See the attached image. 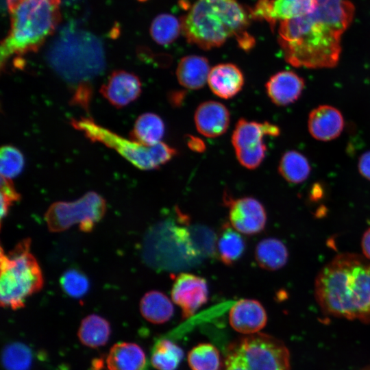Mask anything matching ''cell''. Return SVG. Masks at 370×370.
Wrapping results in <instances>:
<instances>
[{
	"mask_svg": "<svg viewBox=\"0 0 370 370\" xmlns=\"http://www.w3.org/2000/svg\"><path fill=\"white\" fill-rule=\"evenodd\" d=\"M217 247L220 260L224 264L231 266L243 256L246 242L240 232L225 223L220 230Z\"/></svg>",
	"mask_w": 370,
	"mask_h": 370,
	"instance_id": "23",
	"label": "cell"
},
{
	"mask_svg": "<svg viewBox=\"0 0 370 370\" xmlns=\"http://www.w3.org/2000/svg\"><path fill=\"white\" fill-rule=\"evenodd\" d=\"M224 201L228 207L230 224L236 231L254 235L264 229L267 212L259 200L252 197L234 199L225 195Z\"/></svg>",
	"mask_w": 370,
	"mask_h": 370,
	"instance_id": "10",
	"label": "cell"
},
{
	"mask_svg": "<svg viewBox=\"0 0 370 370\" xmlns=\"http://www.w3.org/2000/svg\"><path fill=\"white\" fill-rule=\"evenodd\" d=\"M349 0H317L310 14L280 21L278 42L285 60L295 67L332 68L339 60L341 37L351 23Z\"/></svg>",
	"mask_w": 370,
	"mask_h": 370,
	"instance_id": "1",
	"label": "cell"
},
{
	"mask_svg": "<svg viewBox=\"0 0 370 370\" xmlns=\"http://www.w3.org/2000/svg\"><path fill=\"white\" fill-rule=\"evenodd\" d=\"M251 16L238 0H193L181 21L182 30L188 42L203 49L219 47L234 37L248 51L255 43L247 32Z\"/></svg>",
	"mask_w": 370,
	"mask_h": 370,
	"instance_id": "3",
	"label": "cell"
},
{
	"mask_svg": "<svg viewBox=\"0 0 370 370\" xmlns=\"http://www.w3.org/2000/svg\"><path fill=\"white\" fill-rule=\"evenodd\" d=\"M288 252L286 245L275 238L261 240L255 248V259L260 267L276 271L286 264Z\"/></svg>",
	"mask_w": 370,
	"mask_h": 370,
	"instance_id": "24",
	"label": "cell"
},
{
	"mask_svg": "<svg viewBox=\"0 0 370 370\" xmlns=\"http://www.w3.org/2000/svg\"><path fill=\"white\" fill-rule=\"evenodd\" d=\"M361 247L365 258L370 260V227L366 230L362 236Z\"/></svg>",
	"mask_w": 370,
	"mask_h": 370,
	"instance_id": "38",
	"label": "cell"
},
{
	"mask_svg": "<svg viewBox=\"0 0 370 370\" xmlns=\"http://www.w3.org/2000/svg\"><path fill=\"white\" fill-rule=\"evenodd\" d=\"M72 127L82 132L93 143H99L115 150L134 166L141 170H154L169 162L177 154V150L163 142L145 145L127 139L99 125L92 119H72Z\"/></svg>",
	"mask_w": 370,
	"mask_h": 370,
	"instance_id": "8",
	"label": "cell"
},
{
	"mask_svg": "<svg viewBox=\"0 0 370 370\" xmlns=\"http://www.w3.org/2000/svg\"><path fill=\"white\" fill-rule=\"evenodd\" d=\"M187 145L192 150L197 152H202L206 149V145L201 139L193 136H188L187 138Z\"/></svg>",
	"mask_w": 370,
	"mask_h": 370,
	"instance_id": "37",
	"label": "cell"
},
{
	"mask_svg": "<svg viewBox=\"0 0 370 370\" xmlns=\"http://www.w3.org/2000/svg\"><path fill=\"white\" fill-rule=\"evenodd\" d=\"M219 370H291L290 352L270 334L245 335L227 345Z\"/></svg>",
	"mask_w": 370,
	"mask_h": 370,
	"instance_id": "7",
	"label": "cell"
},
{
	"mask_svg": "<svg viewBox=\"0 0 370 370\" xmlns=\"http://www.w3.org/2000/svg\"><path fill=\"white\" fill-rule=\"evenodd\" d=\"M110 333L109 322L98 314H92L82 320L77 336L83 345L90 348H97L107 343Z\"/></svg>",
	"mask_w": 370,
	"mask_h": 370,
	"instance_id": "25",
	"label": "cell"
},
{
	"mask_svg": "<svg viewBox=\"0 0 370 370\" xmlns=\"http://www.w3.org/2000/svg\"><path fill=\"white\" fill-rule=\"evenodd\" d=\"M279 127L269 122L258 123L240 119L235 125L232 136V143L235 151L256 148L263 144L265 136H277Z\"/></svg>",
	"mask_w": 370,
	"mask_h": 370,
	"instance_id": "18",
	"label": "cell"
},
{
	"mask_svg": "<svg viewBox=\"0 0 370 370\" xmlns=\"http://www.w3.org/2000/svg\"><path fill=\"white\" fill-rule=\"evenodd\" d=\"M21 195L14 188L12 180L1 176V217L7 215L13 202L19 200Z\"/></svg>",
	"mask_w": 370,
	"mask_h": 370,
	"instance_id": "35",
	"label": "cell"
},
{
	"mask_svg": "<svg viewBox=\"0 0 370 370\" xmlns=\"http://www.w3.org/2000/svg\"><path fill=\"white\" fill-rule=\"evenodd\" d=\"M183 357L180 347L169 340L162 339L153 347L151 363L157 370H176Z\"/></svg>",
	"mask_w": 370,
	"mask_h": 370,
	"instance_id": "28",
	"label": "cell"
},
{
	"mask_svg": "<svg viewBox=\"0 0 370 370\" xmlns=\"http://www.w3.org/2000/svg\"><path fill=\"white\" fill-rule=\"evenodd\" d=\"M267 147L263 144L256 148L236 151V156L239 163L248 169H254L263 161Z\"/></svg>",
	"mask_w": 370,
	"mask_h": 370,
	"instance_id": "34",
	"label": "cell"
},
{
	"mask_svg": "<svg viewBox=\"0 0 370 370\" xmlns=\"http://www.w3.org/2000/svg\"><path fill=\"white\" fill-rule=\"evenodd\" d=\"M32 358L29 347L18 342L7 345L1 355L2 364L5 370H29Z\"/></svg>",
	"mask_w": 370,
	"mask_h": 370,
	"instance_id": "31",
	"label": "cell"
},
{
	"mask_svg": "<svg viewBox=\"0 0 370 370\" xmlns=\"http://www.w3.org/2000/svg\"><path fill=\"white\" fill-rule=\"evenodd\" d=\"M60 282L64 293L73 298L83 297L89 288L87 277L77 269L65 271L61 276Z\"/></svg>",
	"mask_w": 370,
	"mask_h": 370,
	"instance_id": "33",
	"label": "cell"
},
{
	"mask_svg": "<svg viewBox=\"0 0 370 370\" xmlns=\"http://www.w3.org/2000/svg\"><path fill=\"white\" fill-rule=\"evenodd\" d=\"M344 120L342 114L334 107L320 106L310 113L308 127L311 136L319 140L329 141L342 132Z\"/></svg>",
	"mask_w": 370,
	"mask_h": 370,
	"instance_id": "16",
	"label": "cell"
},
{
	"mask_svg": "<svg viewBox=\"0 0 370 370\" xmlns=\"http://www.w3.org/2000/svg\"><path fill=\"white\" fill-rule=\"evenodd\" d=\"M358 166L360 173L370 180V151L364 153L360 157Z\"/></svg>",
	"mask_w": 370,
	"mask_h": 370,
	"instance_id": "36",
	"label": "cell"
},
{
	"mask_svg": "<svg viewBox=\"0 0 370 370\" xmlns=\"http://www.w3.org/2000/svg\"><path fill=\"white\" fill-rule=\"evenodd\" d=\"M314 295L325 314L370 323V261L356 254L337 255L319 272Z\"/></svg>",
	"mask_w": 370,
	"mask_h": 370,
	"instance_id": "2",
	"label": "cell"
},
{
	"mask_svg": "<svg viewBox=\"0 0 370 370\" xmlns=\"http://www.w3.org/2000/svg\"><path fill=\"white\" fill-rule=\"evenodd\" d=\"M229 321L234 330L245 335H250L260 332L266 325L267 314L259 301L243 299L232 306Z\"/></svg>",
	"mask_w": 370,
	"mask_h": 370,
	"instance_id": "14",
	"label": "cell"
},
{
	"mask_svg": "<svg viewBox=\"0 0 370 370\" xmlns=\"http://www.w3.org/2000/svg\"><path fill=\"white\" fill-rule=\"evenodd\" d=\"M142 316L149 322L162 324L171 319L173 314V306L169 298L159 291L146 293L140 301Z\"/></svg>",
	"mask_w": 370,
	"mask_h": 370,
	"instance_id": "22",
	"label": "cell"
},
{
	"mask_svg": "<svg viewBox=\"0 0 370 370\" xmlns=\"http://www.w3.org/2000/svg\"><path fill=\"white\" fill-rule=\"evenodd\" d=\"M48 60L51 68L71 83L88 84L105 66L103 51L94 37L88 35L64 36L51 47Z\"/></svg>",
	"mask_w": 370,
	"mask_h": 370,
	"instance_id": "6",
	"label": "cell"
},
{
	"mask_svg": "<svg viewBox=\"0 0 370 370\" xmlns=\"http://www.w3.org/2000/svg\"><path fill=\"white\" fill-rule=\"evenodd\" d=\"M181 30L182 22L175 16L169 14H162L153 19L149 32L156 42L166 45L175 41Z\"/></svg>",
	"mask_w": 370,
	"mask_h": 370,
	"instance_id": "30",
	"label": "cell"
},
{
	"mask_svg": "<svg viewBox=\"0 0 370 370\" xmlns=\"http://www.w3.org/2000/svg\"><path fill=\"white\" fill-rule=\"evenodd\" d=\"M304 87V79L291 71H282L274 74L265 84L269 99L279 106H287L295 101Z\"/></svg>",
	"mask_w": 370,
	"mask_h": 370,
	"instance_id": "17",
	"label": "cell"
},
{
	"mask_svg": "<svg viewBox=\"0 0 370 370\" xmlns=\"http://www.w3.org/2000/svg\"><path fill=\"white\" fill-rule=\"evenodd\" d=\"M165 126L156 114L146 112L136 120L130 133V139L145 145H153L163 138Z\"/></svg>",
	"mask_w": 370,
	"mask_h": 370,
	"instance_id": "26",
	"label": "cell"
},
{
	"mask_svg": "<svg viewBox=\"0 0 370 370\" xmlns=\"http://www.w3.org/2000/svg\"><path fill=\"white\" fill-rule=\"evenodd\" d=\"M241 70L232 63H222L210 69L208 83L210 90L222 99H230L237 95L244 85Z\"/></svg>",
	"mask_w": 370,
	"mask_h": 370,
	"instance_id": "19",
	"label": "cell"
},
{
	"mask_svg": "<svg viewBox=\"0 0 370 370\" xmlns=\"http://www.w3.org/2000/svg\"><path fill=\"white\" fill-rule=\"evenodd\" d=\"M23 153L12 145H4L0 151L1 176L12 180L18 176L24 167Z\"/></svg>",
	"mask_w": 370,
	"mask_h": 370,
	"instance_id": "32",
	"label": "cell"
},
{
	"mask_svg": "<svg viewBox=\"0 0 370 370\" xmlns=\"http://www.w3.org/2000/svg\"><path fill=\"white\" fill-rule=\"evenodd\" d=\"M278 171L288 183L299 184L305 181L310 173V166L307 158L297 151H288L282 156Z\"/></svg>",
	"mask_w": 370,
	"mask_h": 370,
	"instance_id": "27",
	"label": "cell"
},
{
	"mask_svg": "<svg viewBox=\"0 0 370 370\" xmlns=\"http://www.w3.org/2000/svg\"><path fill=\"white\" fill-rule=\"evenodd\" d=\"M146 358L137 344L119 342L112 346L106 358L108 370H143Z\"/></svg>",
	"mask_w": 370,
	"mask_h": 370,
	"instance_id": "20",
	"label": "cell"
},
{
	"mask_svg": "<svg viewBox=\"0 0 370 370\" xmlns=\"http://www.w3.org/2000/svg\"><path fill=\"white\" fill-rule=\"evenodd\" d=\"M31 240L19 242L8 254L1 249L0 303L5 308H23L26 299L43 287L41 268L30 252Z\"/></svg>",
	"mask_w": 370,
	"mask_h": 370,
	"instance_id": "5",
	"label": "cell"
},
{
	"mask_svg": "<svg viewBox=\"0 0 370 370\" xmlns=\"http://www.w3.org/2000/svg\"><path fill=\"white\" fill-rule=\"evenodd\" d=\"M106 200L98 193L89 191L73 201H56L45 214V220L51 232L64 231L78 224L81 231L89 232L104 216Z\"/></svg>",
	"mask_w": 370,
	"mask_h": 370,
	"instance_id": "9",
	"label": "cell"
},
{
	"mask_svg": "<svg viewBox=\"0 0 370 370\" xmlns=\"http://www.w3.org/2000/svg\"><path fill=\"white\" fill-rule=\"evenodd\" d=\"M184 96L185 93L184 92H173L169 95L170 103L175 106H180L183 101Z\"/></svg>",
	"mask_w": 370,
	"mask_h": 370,
	"instance_id": "39",
	"label": "cell"
},
{
	"mask_svg": "<svg viewBox=\"0 0 370 370\" xmlns=\"http://www.w3.org/2000/svg\"><path fill=\"white\" fill-rule=\"evenodd\" d=\"M210 71L209 62L205 57L190 55L180 60L176 76L179 83L184 88L197 90L205 85Z\"/></svg>",
	"mask_w": 370,
	"mask_h": 370,
	"instance_id": "21",
	"label": "cell"
},
{
	"mask_svg": "<svg viewBox=\"0 0 370 370\" xmlns=\"http://www.w3.org/2000/svg\"><path fill=\"white\" fill-rule=\"evenodd\" d=\"M171 295L173 301L181 308L182 318L188 319L208 301L207 281L193 273H180L174 280Z\"/></svg>",
	"mask_w": 370,
	"mask_h": 370,
	"instance_id": "11",
	"label": "cell"
},
{
	"mask_svg": "<svg viewBox=\"0 0 370 370\" xmlns=\"http://www.w3.org/2000/svg\"><path fill=\"white\" fill-rule=\"evenodd\" d=\"M141 82L137 75L123 71H114L101 86L100 92L113 106L123 108L135 101L142 91Z\"/></svg>",
	"mask_w": 370,
	"mask_h": 370,
	"instance_id": "13",
	"label": "cell"
},
{
	"mask_svg": "<svg viewBox=\"0 0 370 370\" xmlns=\"http://www.w3.org/2000/svg\"><path fill=\"white\" fill-rule=\"evenodd\" d=\"M230 112L221 103L207 101L197 108L194 121L197 131L204 136L214 138L223 134L230 124Z\"/></svg>",
	"mask_w": 370,
	"mask_h": 370,
	"instance_id": "15",
	"label": "cell"
},
{
	"mask_svg": "<svg viewBox=\"0 0 370 370\" xmlns=\"http://www.w3.org/2000/svg\"><path fill=\"white\" fill-rule=\"evenodd\" d=\"M191 370H219L221 359L218 349L209 343H201L193 347L187 356Z\"/></svg>",
	"mask_w": 370,
	"mask_h": 370,
	"instance_id": "29",
	"label": "cell"
},
{
	"mask_svg": "<svg viewBox=\"0 0 370 370\" xmlns=\"http://www.w3.org/2000/svg\"><path fill=\"white\" fill-rule=\"evenodd\" d=\"M10 27L1 42L3 70L12 60L36 52L57 27L61 18L60 0H7Z\"/></svg>",
	"mask_w": 370,
	"mask_h": 370,
	"instance_id": "4",
	"label": "cell"
},
{
	"mask_svg": "<svg viewBox=\"0 0 370 370\" xmlns=\"http://www.w3.org/2000/svg\"><path fill=\"white\" fill-rule=\"evenodd\" d=\"M317 3V0H258L251 14L254 18L263 19L273 26L278 21L310 14Z\"/></svg>",
	"mask_w": 370,
	"mask_h": 370,
	"instance_id": "12",
	"label": "cell"
}]
</instances>
